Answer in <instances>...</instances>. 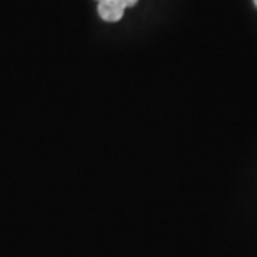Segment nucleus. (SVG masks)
<instances>
[{"mask_svg": "<svg viewBox=\"0 0 257 257\" xmlns=\"http://www.w3.org/2000/svg\"><path fill=\"white\" fill-rule=\"evenodd\" d=\"M124 5L120 0H101L97 12L104 22H119L124 15Z\"/></svg>", "mask_w": 257, "mask_h": 257, "instance_id": "obj_1", "label": "nucleus"}, {"mask_svg": "<svg viewBox=\"0 0 257 257\" xmlns=\"http://www.w3.org/2000/svg\"><path fill=\"white\" fill-rule=\"evenodd\" d=\"M97 2H101V0H97Z\"/></svg>", "mask_w": 257, "mask_h": 257, "instance_id": "obj_4", "label": "nucleus"}, {"mask_svg": "<svg viewBox=\"0 0 257 257\" xmlns=\"http://www.w3.org/2000/svg\"><path fill=\"white\" fill-rule=\"evenodd\" d=\"M120 2L124 5V8H132V6H135L138 3L139 0H120Z\"/></svg>", "mask_w": 257, "mask_h": 257, "instance_id": "obj_2", "label": "nucleus"}, {"mask_svg": "<svg viewBox=\"0 0 257 257\" xmlns=\"http://www.w3.org/2000/svg\"><path fill=\"white\" fill-rule=\"evenodd\" d=\"M254 5H256V6H257V0H254Z\"/></svg>", "mask_w": 257, "mask_h": 257, "instance_id": "obj_3", "label": "nucleus"}]
</instances>
